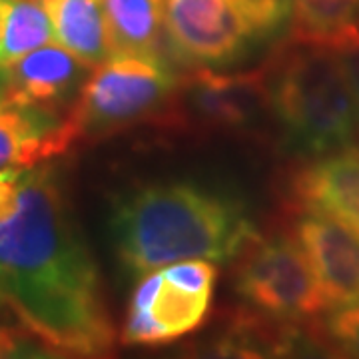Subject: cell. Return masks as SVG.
I'll list each match as a JSON object with an SVG mask.
<instances>
[{
	"label": "cell",
	"mask_w": 359,
	"mask_h": 359,
	"mask_svg": "<svg viewBox=\"0 0 359 359\" xmlns=\"http://www.w3.org/2000/svg\"><path fill=\"white\" fill-rule=\"evenodd\" d=\"M359 36V0H292V40L339 48Z\"/></svg>",
	"instance_id": "cell-16"
},
{
	"label": "cell",
	"mask_w": 359,
	"mask_h": 359,
	"mask_svg": "<svg viewBox=\"0 0 359 359\" xmlns=\"http://www.w3.org/2000/svg\"><path fill=\"white\" fill-rule=\"evenodd\" d=\"M236 198L192 182H152L114 200L110 233L132 276L182 259L231 262L256 233Z\"/></svg>",
	"instance_id": "cell-2"
},
{
	"label": "cell",
	"mask_w": 359,
	"mask_h": 359,
	"mask_svg": "<svg viewBox=\"0 0 359 359\" xmlns=\"http://www.w3.org/2000/svg\"><path fill=\"white\" fill-rule=\"evenodd\" d=\"M74 148L66 114L0 100V172L30 168Z\"/></svg>",
	"instance_id": "cell-12"
},
{
	"label": "cell",
	"mask_w": 359,
	"mask_h": 359,
	"mask_svg": "<svg viewBox=\"0 0 359 359\" xmlns=\"http://www.w3.org/2000/svg\"><path fill=\"white\" fill-rule=\"evenodd\" d=\"M16 349H18V337L11 330L0 327V358L14 355Z\"/></svg>",
	"instance_id": "cell-20"
},
{
	"label": "cell",
	"mask_w": 359,
	"mask_h": 359,
	"mask_svg": "<svg viewBox=\"0 0 359 359\" xmlns=\"http://www.w3.org/2000/svg\"><path fill=\"white\" fill-rule=\"evenodd\" d=\"M299 210L320 212L359 236V146L306 160L290 180Z\"/></svg>",
	"instance_id": "cell-11"
},
{
	"label": "cell",
	"mask_w": 359,
	"mask_h": 359,
	"mask_svg": "<svg viewBox=\"0 0 359 359\" xmlns=\"http://www.w3.org/2000/svg\"><path fill=\"white\" fill-rule=\"evenodd\" d=\"M6 11H8V0H0V40L4 32V22H6Z\"/></svg>",
	"instance_id": "cell-21"
},
{
	"label": "cell",
	"mask_w": 359,
	"mask_h": 359,
	"mask_svg": "<svg viewBox=\"0 0 359 359\" xmlns=\"http://www.w3.org/2000/svg\"><path fill=\"white\" fill-rule=\"evenodd\" d=\"M334 52L337 54L341 66H344L347 82H349L351 92L355 96V102L359 106V36L344 44V46H339V48H335Z\"/></svg>",
	"instance_id": "cell-19"
},
{
	"label": "cell",
	"mask_w": 359,
	"mask_h": 359,
	"mask_svg": "<svg viewBox=\"0 0 359 359\" xmlns=\"http://www.w3.org/2000/svg\"><path fill=\"white\" fill-rule=\"evenodd\" d=\"M292 0H164V30L184 65L228 66L280 34Z\"/></svg>",
	"instance_id": "cell-5"
},
{
	"label": "cell",
	"mask_w": 359,
	"mask_h": 359,
	"mask_svg": "<svg viewBox=\"0 0 359 359\" xmlns=\"http://www.w3.org/2000/svg\"><path fill=\"white\" fill-rule=\"evenodd\" d=\"M0 311L56 353L108 355L116 330L58 168L0 172Z\"/></svg>",
	"instance_id": "cell-1"
},
{
	"label": "cell",
	"mask_w": 359,
	"mask_h": 359,
	"mask_svg": "<svg viewBox=\"0 0 359 359\" xmlns=\"http://www.w3.org/2000/svg\"><path fill=\"white\" fill-rule=\"evenodd\" d=\"M306 347H320L311 332H302L295 321L271 318L257 309H238L228 327L219 334L214 351L218 355L238 358H268L287 355Z\"/></svg>",
	"instance_id": "cell-13"
},
{
	"label": "cell",
	"mask_w": 359,
	"mask_h": 359,
	"mask_svg": "<svg viewBox=\"0 0 359 359\" xmlns=\"http://www.w3.org/2000/svg\"><path fill=\"white\" fill-rule=\"evenodd\" d=\"M292 236L308 257L327 308L359 299V236L320 212L299 210Z\"/></svg>",
	"instance_id": "cell-10"
},
{
	"label": "cell",
	"mask_w": 359,
	"mask_h": 359,
	"mask_svg": "<svg viewBox=\"0 0 359 359\" xmlns=\"http://www.w3.org/2000/svg\"><path fill=\"white\" fill-rule=\"evenodd\" d=\"M327 313L309 332L318 346L359 358V299L325 309Z\"/></svg>",
	"instance_id": "cell-18"
},
{
	"label": "cell",
	"mask_w": 359,
	"mask_h": 359,
	"mask_svg": "<svg viewBox=\"0 0 359 359\" xmlns=\"http://www.w3.org/2000/svg\"><path fill=\"white\" fill-rule=\"evenodd\" d=\"M112 54L164 56V0H102Z\"/></svg>",
	"instance_id": "cell-15"
},
{
	"label": "cell",
	"mask_w": 359,
	"mask_h": 359,
	"mask_svg": "<svg viewBox=\"0 0 359 359\" xmlns=\"http://www.w3.org/2000/svg\"><path fill=\"white\" fill-rule=\"evenodd\" d=\"M210 302V292H192L170 282L164 269L142 273L130 297L122 341L142 347L168 346L204 323Z\"/></svg>",
	"instance_id": "cell-8"
},
{
	"label": "cell",
	"mask_w": 359,
	"mask_h": 359,
	"mask_svg": "<svg viewBox=\"0 0 359 359\" xmlns=\"http://www.w3.org/2000/svg\"><path fill=\"white\" fill-rule=\"evenodd\" d=\"M92 68L58 42L0 66V100L65 116Z\"/></svg>",
	"instance_id": "cell-9"
},
{
	"label": "cell",
	"mask_w": 359,
	"mask_h": 359,
	"mask_svg": "<svg viewBox=\"0 0 359 359\" xmlns=\"http://www.w3.org/2000/svg\"><path fill=\"white\" fill-rule=\"evenodd\" d=\"M54 30V42L90 68L112 56L102 0H42Z\"/></svg>",
	"instance_id": "cell-14"
},
{
	"label": "cell",
	"mask_w": 359,
	"mask_h": 359,
	"mask_svg": "<svg viewBox=\"0 0 359 359\" xmlns=\"http://www.w3.org/2000/svg\"><path fill=\"white\" fill-rule=\"evenodd\" d=\"M271 122L264 66L240 74L198 68L180 76L160 128L200 136L259 138Z\"/></svg>",
	"instance_id": "cell-6"
},
{
	"label": "cell",
	"mask_w": 359,
	"mask_h": 359,
	"mask_svg": "<svg viewBox=\"0 0 359 359\" xmlns=\"http://www.w3.org/2000/svg\"><path fill=\"white\" fill-rule=\"evenodd\" d=\"M178 80L164 56L112 54L92 68L66 112L74 146L96 144L142 124L160 126Z\"/></svg>",
	"instance_id": "cell-4"
},
{
	"label": "cell",
	"mask_w": 359,
	"mask_h": 359,
	"mask_svg": "<svg viewBox=\"0 0 359 359\" xmlns=\"http://www.w3.org/2000/svg\"><path fill=\"white\" fill-rule=\"evenodd\" d=\"M264 72L285 152L311 160L355 146L359 106L332 48L290 40Z\"/></svg>",
	"instance_id": "cell-3"
},
{
	"label": "cell",
	"mask_w": 359,
	"mask_h": 359,
	"mask_svg": "<svg viewBox=\"0 0 359 359\" xmlns=\"http://www.w3.org/2000/svg\"><path fill=\"white\" fill-rule=\"evenodd\" d=\"M54 42V30L42 0H8L6 22L0 40V66Z\"/></svg>",
	"instance_id": "cell-17"
},
{
	"label": "cell",
	"mask_w": 359,
	"mask_h": 359,
	"mask_svg": "<svg viewBox=\"0 0 359 359\" xmlns=\"http://www.w3.org/2000/svg\"><path fill=\"white\" fill-rule=\"evenodd\" d=\"M233 287L252 309L285 321H304L327 302L294 236L254 233L231 259Z\"/></svg>",
	"instance_id": "cell-7"
}]
</instances>
